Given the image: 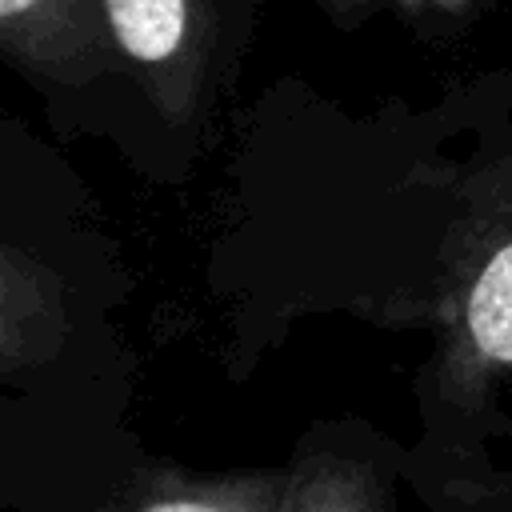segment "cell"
Returning a JSON list of instances; mask_svg holds the SVG:
<instances>
[{
  "label": "cell",
  "mask_w": 512,
  "mask_h": 512,
  "mask_svg": "<svg viewBox=\"0 0 512 512\" xmlns=\"http://www.w3.org/2000/svg\"><path fill=\"white\" fill-rule=\"evenodd\" d=\"M404 484L408 452L396 444L352 428H312L288 460L280 512H404Z\"/></svg>",
  "instance_id": "cell-1"
},
{
  "label": "cell",
  "mask_w": 512,
  "mask_h": 512,
  "mask_svg": "<svg viewBox=\"0 0 512 512\" xmlns=\"http://www.w3.org/2000/svg\"><path fill=\"white\" fill-rule=\"evenodd\" d=\"M288 464L188 472L172 464L136 468L116 492L80 512H280Z\"/></svg>",
  "instance_id": "cell-2"
},
{
  "label": "cell",
  "mask_w": 512,
  "mask_h": 512,
  "mask_svg": "<svg viewBox=\"0 0 512 512\" xmlns=\"http://www.w3.org/2000/svg\"><path fill=\"white\" fill-rule=\"evenodd\" d=\"M0 36L20 64L60 80L104 68L96 0H0Z\"/></svg>",
  "instance_id": "cell-3"
},
{
  "label": "cell",
  "mask_w": 512,
  "mask_h": 512,
  "mask_svg": "<svg viewBox=\"0 0 512 512\" xmlns=\"http://www.w3.org/2000/svg\"><path fill=\"white\" fill-rule=\"evenodd\" d=\"M100 12L116 48L148 72L156 100H164L168 108H180L192 88L188 0H100Z\"/></svg>",
  "instance_id": "cell-4"
},
{
  "label": "cell",
  "mask_w": 512,
  "mask_h": 512,
  "mask_svg": "<svg viewBox=\"0 0 512 512\" xmlns=\"http://www.w3.org/2000/svg\"><path fill=\"white\" fill-rule=\"evenodd\" d=\"M64 304L56 276L16 244L0 252V368L12 376L56 352Z\"/></svg>",
  "instance_id": "cell-5"
},
{
  "label": "cell",
  "mask_w": 512,
  "mask_h": 512,
  "mask_svg": "<svg viewBox=\"0 0 512 512\" xmlns=\"http://www.w3.org/2000/svg\"><path fill=\"white\" fill-rule=\"evenodd\" d=\"M408 488L416 496V512H512V476L492 464L444 472L408 468Z\"/></svg>",
  "instance_id": "cell-6"
}]
</instances>
